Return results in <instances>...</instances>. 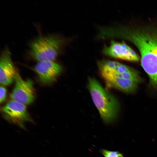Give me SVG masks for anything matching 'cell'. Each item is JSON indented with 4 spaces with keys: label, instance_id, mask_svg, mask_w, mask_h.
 I'll list each match as a JSON object with an SVG mask.
<instances>
[{
    "label": "cell",
    "instance_id": "obj_5",
    "mask_svg": "<svg viewBox=\"0 0 157 157\" xmlns=\"http://www.w3.org/2000/svg\"><path fill=\"white\" fill-rule=\"evenodd\" d=\"M3 116L8 121L24 127L27 122H33L27 110L26 105L11 100L1 108Z\"/></svg>",
    "mask_w": 157,
    "mask_h": 157
},
{
    "label": "cell",
    "instance_id": "obj_1",
    "mask_svg": "<svg viewBox=\"0 0 157 157\" xmlns=\"http://www.w3.org/2000/svg\"><path fill=\"white\" fill-rule=\"evenodd\" d=\"M120 37L127 40L137 48L141 63L151 84L157 87V31L151 28H124Z\"/></svg>",
    "mask_w": 157,
    "mask_h": 157
},
{
    "label": "cell",
    "instance_id": "obj_8",
    "mask_svg": "<svg viewBox=\"0 0 157 157\" xmlns=\"http://www.w3.org/2000/svg\"><path fill=\"white\" fill-rule=\"evenodd\" d=\"M18 72L11 58L9 48L6 47L1 51L0 58V83L2 85H8L15 81Z\"/></svg>",
    "mask_w": 157,
    "mask_h": 157
},
{
    "label": "cell",
    "instance_id": "obj_11",
    "mask_svg": "<svg viewBox=\"0 0 157 157\" xmlns=\"http://www.w3.org/2000/svg\"><path fill=\"white\" fill-rule=\"evenodd\" d=\"M7 95V90L3 85H1L0 88V102H3L6 100Z\"/></svg>",
    "mask_w": 157,
    "mask_h": 157
},
{
    "label": "cell",
    "instance_id": "obj_10",
    "mask_svg": "<svg viewBox=\"0 0 157 157\" xmlns=\"http://www.w3.org/2000/svg\"><path fill=\"white\" fill-rule=\"evenodd\" d=\"M101 152L105 157H119L121 154L117 151H111L102 149Z\"/></svg>",
    "mask_w": 157,
    "mask_h": 157
},
{
    "label": "cell",
    "instance_id": "obj_4",
    "mask_svg": "<svg viewBox=\"0 0 157 157\" xmlns=\"http://www.w3.org/2000/svg\"><path fill=\"white\" fill-rule=\"evenodd\" d=\"M15 81V85L10 95L12 100L26 106L32 104L35 99L32 81L23 80L17 72Z\"/></svg>",
    "mask_w": 157,
    "mask_h": 157
},
{
    "label": "cell",
    "instance_id": "obj_6",
    "mask_svg": "<svg viewBox=\"0 0 157 157\" xmlns=\"http://www.w3.org/2000/svg\"><path fill=\"white\" fill-rule=\"evenodd\" d=\"M40 82L44 85L53 83L62 70V66L54 61L38 62L33 67Z\"/></svg>",
    "mask_w": 157,
    "mask_h": 157
},
{
    "label": "cell",
    "instance_id": "obj_3",
    "mask_svg": "<svg viewBox=\"0 0 157 157\" xmlns=\"http://www.w3.org/2000/svg\"><path fill=\"white\" fill-rule=\"evenodd\" d=\"M64 40L58 35H40L30 43L28 54L38 62L54 61L65 44Z\"/></svg>",
    "mask_w": 157,
    "mask_h": 157
},
{
    "label": "cell",
    "instance_id": "obj_9",
    "mask_svg": "<svg viewBox=\"0 0 157 157\" xmlns=\"http://www.w3.org/2000/svg\"><path fill=\"white\" fill-rule=\"evenodd\" d=\"M100 73L108 85L122 91L131 92L134 90L137 86L138 83L124 78L115 73L110 72Z\"/></svg>",
    "mask_w": 157,
    "mask_h": 157
},
{
    "label": "cell",
    "instance_id": "obj_2",
    "mask_svg": "<svg viewBox=\"0 0 157 157\" xmlns=\"http://www.w3.org/2000/svg\"><path fill=\"white\" fill-rule=\"evenodd\" d=\"M88 90L93 103L103 120L106 123L112 122L116 117L118 109L116 98L93 78H89Z\"/></svg>",
    "mask_w": 157,
    "mask_h": 157
},
{
    "label": "cell",
    "instance_id": "obj_12",
    "mask_svg": "<svg viewBox=\"0 0 157 157\" xmlns=\"http://www.w3.org/2000/svg\"><path fill=\"white\" fill-rule=\"evenodd\" d=\"M119 157H123V155L121 154V155Z\"/></svg>",
    "mask_w": 157,
    "mask_h": 157
},
{
    "label": "cell",
    "instance_id": "obj_7",
    "mask_svg": "<svg viewBox=\"0 0 157 157\" xmlns=\"http://www.w3.org/2000/svg\"><path fill=\"white\" fill-rule=\"evenodd\" d=\"M105 55L115 58L137 62L139 57L130 46L124 42L112 41L108 46H105L102 50Z\"/></svg>",
    "mask_w": 157,
    "mask_h": 157
}]
</instances>
